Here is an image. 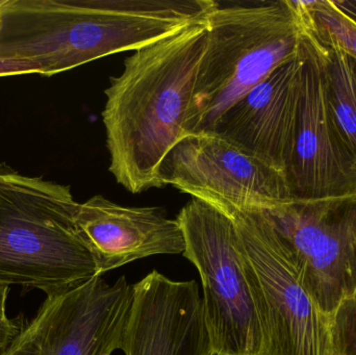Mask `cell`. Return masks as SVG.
I'll return each mask as SVG.
<instances>
[{
	"instance_id": "6da1fadb",
	"label": "cell",
	"mask_w": 356,
	"mask_h": 355,
	"mask_svg": "<svg viewBox=\"0 0 356 355\" xmlns=\"http://www.w3.org/2000/svg\"><path fill=\"white\" fill-rule=\"evenodd\" d=\"M209 13L140 48L125 60L123 72L111 77L102 112L108 169L131 194L165 187L163 165L188 135Z\"/></svg>"
},
{
	"instance_id": "7a4b0ae2",
	"label": "cell",
	"mask_w": 356,
	"mask_h": 355,
	"mask_svg": "<svg viewBox=\"0 0 356 355\" xmlns=\"http://www.w3.org/2000/svg\"><path fill=\"white\" fill-rule=\"evenodd\" d=\"M71 188L0 164V285L47 294L98 276Z\"/></svg>"
},
{
	"instance_id": "3957f363",
	"label": "cell",
	"mask_w": 356,
	"mask_h": 355,
	"mask_svg": "<svg viewBox=\"0 0 356 355\" xmlns=\"http://www.w3.org/2000/svg\"><path fill=\"white\" fill-rule=\"evenodd\" d=\"M305 22L296 0L217 2L186 120L188 135L213 133L224 113L300 52Z\"/></svg>"
},
{
	"instance_id": "277c9868",
	"label": "cell",
	"mask_w": 356,
	"mask_h": 355,
	"mask_svg": "<svg viewBox=\"0 0 356 355\" xmlns=\"http://www.w3.org/2000/svg\"><path fill=\"white\" fill-rule=\"evenodd\" d=\"M234 221L261 325V355H340L337 320L318 306L290 246L263 208L204 200Z\"/></svg>"
},
{
	"instance_id": "5b68a950",
	"label": "cell",
	"mask_w": 356,
	"mask_h": 355,
	"mask_svg": "<svg viewBox=\"0 0 356 355\" xmlns=\"http://www.w3.org/2000/svg\"><path fill=\"white\" fill-rule=\"evenodd\" d=\"M177 220L186 245L182 256L196 267L202 283L211 352L261 355V325L234 221L218 206L193 197Z\"/></svg>"
},
{
	"instance_id": "8992f818",
	"label": "cell",
	"mask_w": 356,
	"mask_h": 355,
	"mask_svg": "<svg viewBox=\"0 0 356 355\" xmlns=\"http://www.w3.org/2000/svg\"><path fill=\"white\" fill-rule=\"evenodd\" d=\"M296 258L303 283L337 320L356 300V193L292 199L265 210Z\"/></svg>"
},
{
	"instance_id": "52a82bcc",
	"label": "cell",
	"mask_w": 356,
	"mask_h": 355,
	"mask_svg": "<svg viewBox=\"0 0 356 355\" xmlns=\"http://www.w3.org/2000/svg\"><path fill=\"white\" fill-rule=\"evenodd\" d=\"M131 302L125 276L110 285L98 275L47 294L6 355H113L120 350Z\"/></svg>"
},
{
	"instance_id": "ba28073f",
	"label": "cell",
	"mask_w": 356,
	"mask_h": 355,
	"mask_svg": "<svg viewBox=\"0 0 356 355\" xmlns=\"http://www.w3.org/2000/svg\"><path fill=\"white\" fill-rule=\"evenodd\" d=\"M162 177L201 200L270 210L293 198L286 173L216 133L186 135L167 156Z\"/></svg>"
},
{
	"instance_id": "9c48e42d",
	"label": "cell",
	"mask_w": 356,
	"mask_h": 355,
	"mask_svg": "<svg viewBox=\"0 0 356 355\" xmlns=\"http://www.w3.org/2000/svg\"><path fill=\"white\" fill-rule=\"evenodd\" d=\"M300 117L286 177L294 199L356 193V166L337 126L326 79L325 46L305 24Z\"/></svg>"
},
{
	"instance_id": "30bf717a",
	"label": "cell",
	"mask_w": 356,
	"mask_h": 355,
	"mask_svg": "<svg viewBox=\"0 0 356 355\" xmlns=\"http://www.w3.org/2000/svg\"><path fill=\"white\" fill-rule=\"evenodd\" d=\"M120 350L124 355H211L198 285L156 270L133 285Z\"/></svg>"
},
{
	"instance_id": "8fae6325",
	"label": "cell",
	"mask_w": 356,
	"mask_h": 355,
	"mask_svg": "<svg viewBox=\"0 0 356 355\" xmlns=\"http://www.w3.org/2000/svg\"><path fill=\"white\" fill-rule=\"evenodd\" d=\"M302 44V42H301ZM302 49L224 113L213 133L288 173L300 117Z\"/></svg>"
},
{
	"instance_id": "7c38bea8",
	"label": "cell",
	"mask_w": 356,
	"mask_h": 355,
	"mask_svg": "<svg viewBox=\"0 0 356 355\" xmlns=\"http://www.w3.org/2000/svg\"><path fill=\"white\" fill-rule=\"evenodd\" d=\"M75 219L100 276L149 256L184 254L186 248L177 219L159 208L120 206L96 195L79 204Z\"/></svg>"
},
{
	"instance_id": "4fadbf2b",
	"label": "cell",
	"mask_w": 356,
	"mask_h": 355,
	"mask_svg": "<svg viewBox=\"0 0 356 355\" xmlns=\"http://www.w3.org/2000/svg\"><path fill=\"white\" fill-rule=\"evenodd\" d=\"M323 45L328 100L337 126L356 166L355 60L336 46Z\"/></svg>"
},
{
	"instance_id": "5bb4252c",
	"label": "cell",
	"mask_w": 356,
	"mask_h": 355,
	"mask_svg": "<svg viewBox=\"0 0 356 355\" xmlns=\"http://www.w3.org/2000/svg\"><path fill=\"white\" fill-rule=\"evenodd\" d=\"M303 19L314 35L325 45L336 46L356 60V18L334 0H297Z\"/></svg>"
},
{
	"instance_id": "9a60e30c",
	"label": "cell",
	"mask_w": 356,
	"mask_h": 355,
	"mask_svg": "<svg viewBox=\"0 0 356 355\" xmlns=\"http://www.w3.org/2000/svg\"><path fill=\"white\" fill-rule=\"evenodd\" d=\"M10 286L0 285V355H6L17 338L22 333L25 324L19 319H10L6 314Z\"/></svg>"
},
{
	"instance_id": "2e32d148",
	"label": "cell",
	"mask_w": 356,
	"mask_h": 355,
	"mask_svg": "<svg viewBox=\"0 0 356 355\" xmlns=\"http://www.w3.org/2000/svg\"><path fill=\"white\" fill-rule=\"evenodd\" d=\"M339 313H344L346 315H350V320L349 321V329L346 331H337V336L346 333L349 331L348 339L344 340L339 344V354L340 355H356V300L349 302L346 306H343Z\"/></svg>"
},
{
	"instance_id": "e0dca14e",
	"label": "cell",
	"mask_w": 356,
	"mask_h": 355,
	"mask_svg": "<svg viewBox=\"0 0 356 355\" xmlns=\"http://www.w3.org/2000/svg\"><path fill=\"white\" fill-rule=\"evenodd\" d=\"M24 74L42 75V70L39 66L27 60L0 58V76Z\"/></svg>"
},
{
	"instance_id": "ac0fdd59",
	"label": "cell",
	"mask_w": 356,
	"mask_h": 355,
	"mask_svg": "<svg viewBox=\"0 0 356 355\" xmlns=\"http://www.w3.org/2000/svg\"><path fill=\"white\" fill-rule=\"evenodd\" d=\"M10 0H0V28H1L2 17H3L4 10L8 8Z\"/></svg>"
},
{
	"instance_id": "d6986e66",
	"label": "cell",
	"mask_w": 356,
	"mask_h": 355,
	"mask_svg": "<svg viewBox=\"0 0 356 355\" xmlns=\"http://www.w3.org/2000/svg\"><path fill=\"white\" fill-rule=\"evenodd\" d=\"M211 355H225V354H217V352H211Z\"/></svg>"
},
{
	"instance_id": "ffe728a7",
	"label": "cell",
	"mask_w": 356,
	"mask_h": 355,
	"mask_svg": "<svg viewBox=\"0 0 356 355\" xmlns=\"http://www.w3.org/2000/svg\"><path fill=\"white\" fill-rule=\"evenodd\" d=\"M355 72H356V60H355Z\"/></svg>"
}]
</instances>
